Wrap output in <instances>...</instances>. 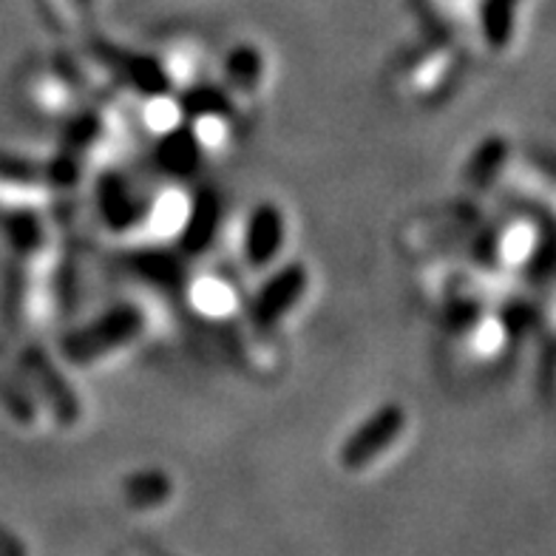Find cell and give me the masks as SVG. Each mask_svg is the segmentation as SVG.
Instances as JSON below:
<instances>
[{"mask_svg": "<svg viewBox=\"0 0 556 556\" xmlns=\"http://www.w3.org/2000/svg\"><path fill=\"white\" fill-rule=\"evenodd\" d=\"M372 424L375 426H369V429H364V432L358 434L355 446L350 443V460L361 463V460H366V457H369L372 452H378L383 440L395 432V429H401V415L389 412L387 417H381V420H372Z\"/></svg>", "mask_w": 556, "mask_h": 556, "instance_id": "obj_1", "label": "cell"}]
</instances>
